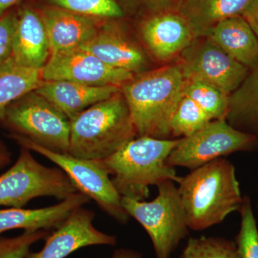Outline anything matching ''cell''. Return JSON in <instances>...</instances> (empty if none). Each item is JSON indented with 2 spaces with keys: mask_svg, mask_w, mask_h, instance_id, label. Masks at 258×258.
I'll use <instances>...</instances> for the list:
<instances>
[{
  "mask_svg": "<svg viewBox=\"0 0 258 258\" xmlns=\"http://www.w3.org/2000/svg\"><path fill=\"white\" fill-rule=\"evenodd\" d=\"M177 184L189 230L203 231L218 225L242 206L235 166L225 158L191 170Z\"/></svg>",
  "mask_w": 258,
  "mask_h": 258,
  "instance_id": "1",
  "label": "cell"
},
{
  "mask_svg": "<svg viewBox=\"0 0 258 258\" xmlns=\"http://www.w3.org/2000/svg\"><path fill=\"white\" fill-rule=\"evenodd\" d=\"M185 83L176 63L141 73L122 86L137 137L171 135V117L184 96Z\"/></svg>",
  "mask_w": 258,
  "mask_h": 258,
  "instance_id": "2",
  "label": "cell"
},
{
  "mask_svg": "<svg viewBox=\"0 0 258 258\" xmlns=\"http://www.w3.org/2000/svg\"><path fill=\"white\" fill-rule=\"evenodd\" d=\"M179 141L136 137L103 160L122 198L144 201L150 195V186L166 181L178 184L181 176L177 175L174 167L168 165L166 160Z\"/></svg>",
  "mask_w": 258,
  "mask_h": 258,
  "instance_id": "3",
  "label": "cell"
},
{
  "mask_svg": "<svg viewBox=\"0 0 258 258\" xmlns=\"http://www.w3.org/2000/svg\"><path fill=\"white\" fill-rule=\"evenodd\" d=\"M71 121L68 154L103 161L137 137L123 93L85 110Z\"/></svg>",
  "mask_w": 258,
  "mask_h": 258,
  "instance_id": "4",
  "label": "cell"
},
{
  "mask_svg": "<svg viewBox=\"0 0 258 258\" xmlns=\"http://www.w3.org/2000/svg\"><path fill=\"white\" fill-rule=\"evenodd\" d=\"M176 183L166 181L158 185L157 198L151 202L122 198V205L147 231L156 258H170L189 227Z\"/></svg>",
  "mask_w": 258,
  "mask_h": 258,
  "instance_id": "5",
  "label": "cell"
},
{
  "mask_svg": "<svg viewBox=\"0 0 258 258\" xmlns=\"http://www.w3.org/2000/svg\"><path fill=\"white\" fill-rule=\"evenodd\" d=\"M78 191L60 168L40 164L23 147L16 162L0 175V207L23 208L35 198L53 197L63 200Z\"/></svg>",
  "mask_w": 258,
  "mask_h": 258,
  "instance_id": "6",
  "label": "cell"
},
{
  "mask_svg": "<svg viewBox=\"0 0 258 258\" xmlns=\"http://www.w3.org/2000/svg\"><path fill=\"white\" fill-rule=\"evenodd\" d=\"M23 147L47 158L64 171L80 192L86 195L107 215L121 225L128 222V214L122 205V197L115 189L103 161L74 157L52 152L18 134L12 136Z\"/></svg>",
  "mask_w": 258,
  "mask_h": 258,
  "instance_id": "7",
  "label": "cell"
},
{
  "mask_svg": "<svg viewBox=\"0 0 258 258\" xmlns=\"http://www.w3.org/2000/svg\"><path fill=\"white\" fill-rule=\"evenodd\" d=\"M3 123L52 152L68 154L71 121L46 98L34 91L10 104Z\"/></svg>",
  "mask_w": 258,
  "mask_h": 258,
  "instance_id": "8",
  "label": "cell"
},
{
  "mask_svg": "<svg viewBox=\"0 0 258 258\" xmlns=\"http://www.w3.org/2000/svg\"><path fill=\"white\" fill-rule=\"evenodd\" d=\"M257 141L253 134L235 128L226 120H211L195 134L179 139L166 163L191 171L232 153L253 149Z\"/></svg>",
  "mask_w": 258,
  "mask_h": 258,
  "instance_id": "9",
  "label": "cell"
},
{
  "mask_svg": "<svg viewBox=\"0 0 258 258\" xmlns=\"http://www.w3.org/2000/svg\"><path fill=\"white\" fill-rule=\"evenodd\" d=\"M186 80L210 83L230 95L248 76V69L225 53L208 37L195 39L179 55Z\"/></svg>",
  "mask_w": 258,
  "mask_h": 258,
  "instance_id": "10",
  "label": "cell"
},
{
  "mask_svg": "<svg viewBox=\"0 0 258 258\" xmlns=\"http://www.w3.org/2000/svg\"><path fill=\"white\" fill-rule=\"evenodd\" d=\"M133 73L112 67L83 49L52 52L42 69L45 81H69L98 86H123Z\"/></svg>",
  "mask_w": 258,
  "mask_h": 258,
  "instance_id": "11",
  "label": "cell"
},
{
  "mask_svg": "<svg viewBox=\"0 0 258 258\" xmlns=\"http://www.w3.org/2000/svg\"><path fill=\"white\" fill-rule=\"evenodd\" d=\"M91 210L76 209L50 236L39 252H30L24 258H66L75 251L93 245H115V235L98 230L93 225Z\"/></svg>",
  "mask_w": 258,
  "mask_h": 258,
  "instance_id": "12",
  "label": "cell"
},
{
  "mask_svg": "<svg viewBox=\"0 0 258 258\" xmlns=\"http://www.w3.org/2000/svg\"><path fill=\"white\" fill-rule=\"evenodd\" d=\"M141 34L157 60H171L187 48L195 40L191 26L176 10L154 13L142 23Z\"/></svg>",
  "mask_w": 258,
  "mask_h": 258,
  "instance_id": "13",
  "label": "cell"
},
{
  "mask_svg": "<svg viewBox=\"0 0 258 258\" xmlns=\"http://www.w3.org/2000/svg\"><path fill=\"white\" fill-rule=\"evenodd\" d=\"M51 55L50 41L42 15L25 8L16 15L10 57L24 67L42 69Z\"/></svg>",
  "mask_w": 258,
  "mask_h": 258,
  "instance_id": "14",
  "label": "cell"
},
{
  "mask_svg": "<svg viewBox=\"0 0 258 258\" xmlns=\"http://www.w3.org/2000/svg\"><path fill=\"white\" fill-rule=\"evenodd\" d=\"M80 48L96 56L108 66L134 74L142 73L147 64L142 50L114 25L108 24L98 28L94 36Z\"/></svg>",
  "mask_w": 258,
  "mask_h": 258,
  "instance_id": "15",
  "label": "cell"
},
{
  "mask_svg": "<svg viewBox=\"0 0 258 258\" xmlns=\"http://www.w3.org/2000/svg\"><path fill=\"white\" fill-rule=\"evenodd\" d=\"M90 201L86 195L78 191L47 208L28 210L8 208L0 210V235L7 231L49 230L57 228L76 209Z\"/></svg>",
  "mask_w": 258,
  "mask_h": 258,
  "instance_id": "16",
  "label": "cell"
},
{
  "mask_svg": "<svg viewBox=\"0 0 258 258\" xmlns=\"http://www.w3.org/2000/svg\"><path fill=\"white\" fill-rule=\"evenodd\" d=\"M70 120L90 107L119 92L117 86H98L69 81H43L36 90Z\"/></svg>",
  "mask_w": 258,
  "mask_h": 258,
  "instance_id": "17",
  "label": "cell"
},
{
  "mask_svg": "<svg viewBox=\"0 0 258 258\" xmlns=\"http://www.w3.org/2000/svg\"><path fill=\"white\" fill-rule=\"evenodd\" d=\"M41 15L48 35L51 53L79 48L92 38L98 30L94 19L58 7L45 8Z\"/></svg>",
  "mask_w": 258,
  "mask_h": 258,
  "instance_id": "18",
  "label": "cell"
},
{
  "mask_svg": "<svg viewBox=\"0 0 258 258\" xmlns=\"http://www.w3.org/2000/svg\"><path fill=\"white\" fill-rule=\"evenodd\" d=\"M225 53L248 69L258 64V38L242 16L222 20L207 36Z\"/></svg>",
  "mask_w": 258,
  "mask_h": 258,
  "instance_id": "19",
  "label": "cell"
},
{
  "mask_svg": "<svg viewBox=\"0 0 258 258\" xmlns=\"http://www.w3.org/2000/svg\"><path fill=\"white\" fill-rule=\"evenodd\" d=\"M250 0H178L175 8L189 23L195 39L207 36L226 19L242 16Z\"/></svg>",
  "mask_w": 258,
  "mask_h": 258,
  "instance_id": "20",
  "label": "cell"
},
{
  "mask_svg": "<svg viewBox=\"0 0 258 258\" xmlns=\"http://www.w3.org/2000/svg\"><path fill=\"white\" fill-rule=\"evenodd\" d=\"M42 69L20 66L10 57L0 64V122L7 108L20 98L36 91L43 83Z\"/></svg>",
  "mask_w": 258,
  "mask_h": 258,
  "instance_id": "21",
  "label": "cell"
},
{
  "mask_svg": "<svg viewBox=\"0 0 258 258\" xmlns=\"http://www.w3.org/2000/svg\"><path fill=\"white\" fill-rule=\"evenodd\" d=\"M227 118L258 131V64L230 96Z\"/></svg>",
  "mask_w": 258,
  "mask_h": 258,
  "instance_id": "22",
  "label": "cell"
},
{
  "mask_svg": "<svg viewBox=\"0 0 258 258\" xmlns=\"http://www.w3.org/2000/svg\"><path fill=\"white\" fill-rule=\"evenodd\" d=\"M184 96L199 105L212 120L227 118L230 95L216 86L204 81L186 80Z\"/></svg>",
  "mask_w": 258,
  "mask_h": 258,
  "instance_id": "23",
  "label": "cell"
},
{
  "mask_svg": "<svg viewBox=\"0 0 258 258\" xmlns=\"http://www.w3.org/2000/svg\"><path fill=\"white\" fill-rule=\"evenodd\" d=\"M211 118L195 101L183 96L170 121L171 135L187 137L211 121Z\"/></svg>",
  "mask_w": 258,
  "mask_h": 258,
  "instance_id": "24",
  "label": "cell"
},
{
  "mask_svg": "<svg viewBox=\"0 0 258 258\" xmlns=\"http://www.w3.org/2000/svg\"><path fill=\"white\" fill-rule=\"evenodd\" d=\"M179 258H240L235 242L222 237H191Z\"/></svg>",
  "mask_w": 258,
  "mask_h": 258,
  "instance_id": "25",
  "label": "cell"
},
{
  "mask_svg": "<svg viewBox=\"0 0 258 258\" xmlns=\"http://www.w3.org/2000/svg\"><path fill=\"white\" fill-rule=\"evenodd\" d=\"M240 230L235 243L240 258H258V229L250 198L243 197L240 210Z\"/></svg>",
  "mask_w": 258,
  "mask_h": 258,
  "instance_id": "26",
  "label": "cell"
},
{
  "mask_svg": "<svg viewBox=\"0 0 258 258\" xmlns=\"http://www.w3.org/2000/svg\"><path fill=\"white\" fill-rule=\"evenodd\" d=\"M53 6L88 18H118L123 12L115 0H50Z\"/></svg>",
  "mask_w": 258,
  "mask_h": 258,
  "instance_id": "27",
  "label": "cell"
},
{
  "mask_svg": "<svg viewBox=\"0 0 258 258\" xmlns=\"http://www.w3.org/2000/svg\"><path fill=\"white\" fill-rule=\"evenodd\" d=\"M46 230L25 231L14 237H0V258H24L32 244L47 238Z\"/></svg>",
  "mask_w": 258,
  "mask_h": 258,
  "instance_id": "28",
  "label": "cell"
},
{
  "mask_svg": "<svg viewBox=\"0 0 258 258\" xmlns=\"http://www.w3.org/2000/svg\"><path fill=\"white\" fill-rule=\"evenodd\" d=\"M15 20L16 15L13 13L0 18V64L11 56Z\"/></svg>",
  "mask_w": 258,
  "mask_h": 258,
  "instance_id": "29",
  "label": "cell"
},
{
  "mask_svg": "<svg viewBox=\"0 0 258 258\" xmlns=\"http://www.w3.org/2000/svg\"><path fill=\"white\" fill-rule=\"evenodd\" d=\"M258 38V0H250L242 15Z\"/></svg>",
  "mask_w": 258,
  "mask_h": 258,
  "instance_id": "30",
  "label": "cell"
},
{
  "mask_svg": "<svg viewBox=\"0 0 258 258\" xmlns=\"http://www.w3.org/2000/svg\"><path fill=\"white\" fill-rule=\"evenodd\" d=\"M149 9L152 10L154 13L168 11L174 9L178 0H143Z\"/></svg>",
  "mask_w": 258,
  "mask_h": 258,
  "instance_id": "31",
  "label": "cell"
},
{
  "mask_svg": "<svg viewBox=\"0 0 258 258\" xmlns=\"http://www.w3.org/2000/svg\"><path fill=\"white\" fill-rule=\"evenodd\" d=\"M111 258H144L140 252L128 248L115 249Z\"/></svg>",
  "mask_w": 258,
  "mask_h": 258,
  "instance_id": "32",
  "label": "cell"
},
{
  "mask_svg": "<svg viewBox=\"0 0 258 258\" xmlns=\"http://www.w3.org/2000/svg\"><path fill=\"white\" fill-rule=\"evenodd\" d=\"M11 162V154L4 144L0 141V169L9 165Z\"/></svg>",
  "mask_w": 258,
  "mask_h": 258,
  "instance_id": "33",
  "label": "cell"
},
{
  "mask_svg": "<svg viewBox=\"0 0 258 258\" xmlns=\"http://www.w3.org/2000/svg\"><path fill=\"white\" fill-rule=\"evenodd\" d=\"M20 1V0H0V18L3 16L6 10Z\"/></svg>",
  "mask_w": 258,
  "mask_h": 258,
  "instance_id": "34",
  "label": "cell"
},
{
  "mask_svg": "<svg viewBox=\"0 0 258 258\" xmlns=\"http://www.w3.org/2000/svg\"><path fill=\"white\" fill-rule=\"evenodd\" d=\"M257 210H258V205H257Z\"/></svg>",
  "mask_w": 258,
  "mask_h": 258,
  "instance_id": "35",
  "label": "cell"
}]
</instances>
